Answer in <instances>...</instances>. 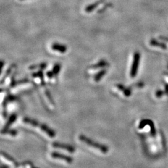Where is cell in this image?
I'll return each mask as SVG.
<instances>
[{"instance_id": "1", "label": "cell", "mask_w": 168, "mask_h": 168, "mask_svg": "<svg viewBox=\"0 0 168 168\" xmlns=\"http://www.w3.org/2000/svg\"><path fill=\"white\" fill-rule=\"evenodd\" d=\"M21 123L27 128L35 131L36 133H38L41 136H43L48 139H53L56 137L54 131L48 127L47 126L40 123L34 119L25 118L22 119Z\"/></svg>"}, {"instance_id": "2", "label": "cell", "mask_w": 168, "mask_h": 168, "mask_svg": "<svg viewBox=\"0 0 168 168\" xmlns=\"http://www.w3.org/2000/svg\"><path fill=\"white\" fill-rule=\"evenodd\" d=\"M78 141L82 145L90 149L91 151L95 153L96 154L105 155L109 152V148L107 146L92 141V140L88 138L86 136L82 135H79Z\"/></svg>"}, {"instance_id": "3", "label": "cell", "mask_w": 168, "mask_h": 168, "mask_svg": "<svg viewBox=\"0 0 168 168\" xmlns=\"http://www.w3.org/2000/svg\"><path fill=\"white\" fill-rule=\"evenodd\" d=\"M49 156L52 161L64 165H70L73 161V159L68 156L57 152L51 153Z\"/></svg>"}, {"instance_id": "4", "label": "cell", "mask_w": 168, "mask_h": 168, "mask_svg": "<svg viewBox=\"0 0 168 168\" xmlns=\"http://www.w3.org/2000/svg\"><path fill=\"white\" fill-rule=\"evenodd\" d=\"M38 86H39V87L41 88V95L43 96V98L45 101L46 106L49 108V109L52 110L54 109L55 105L54 103V101L51 97V93L46 87L45 83H41Z\"/></svg>"}, {"instance_id": "5", "label": "cell", "mask_w": 168, "mask_h": 168, "mask_svg": "<svg viewBox=\"0 0 168 168\" xmlns=\"http://www.w3.org/2000/svg\"><path fill=\"white\" fill-rule=\"evenodd\" d=\"M32 86V83L28 79H23L14 83L11 86V92L13 93H17L28 88H31Z\"/></svg>"}, {"instance_id": "6", "label": "cell", "mask_w": 168, "mask_h": 168, "mask_svg": "<svg viewBox=\"0 0 168 168\" xmlns=\"http://www.w3.org/2000/svg\"><path fill=\"white\" fill-rule=\"evenodd\" d=\"M4 111L6 113H9L16 110L19 106V101L14 97L8 96L7 99L4 101Z\"/></svg>"}, {"instance_id": "7", "label": "cell", "mask_w": 168, "mask_h": 168, "mask_svg": "<svg viewBox=\"0 0 168 168\" xmlns=\"http://www.w3.org/2000/svg\"><path fill=\"white\" fill-rule=\"evenodd\" d=\"M51 148L53 149H56L57 151H60L62 152H65L67 153L72 154L75 153V149L74 148H73L72 146L65 145V144L63 143H59L57 142L52 143L50 145Z\"/></svg>"}, {"instance_id": "8", "label": "cell", "mask_w": 168, "mask_h": 168, "mask_svg": "<svg viewBox=\"0 0 168 168\" xmlns=\"http://www.w3.org/2000/svg\"><path fill=\"white\" fill-rule=\"evenodd\" d=\"M15 69V66L13 65L11 67H9V68L8 69V70L6 72L4 77L1 79V85L3 86H9L10 85L12 80L13 79V72Z\"/></svg>"}, {"instance_id": "9", "label": "cell", "mask_w": 168, "mask_h": 168, "mask_svg": "<svg viewBox=\"0 0 168 168\" xmlns=\"http://www.w3.org/2000/svg\"><path fill=\"white\" fill-rule=\"evenodd\" d=\"M140 61V54L138 52H136L134 53L133 61H132L131 68L130 70V76L131 77H134L137 74L138 69Z\"/></svg>"}, {"instance_id": "10", "label": "cell", "mask_w": 168, "mask_h": 168, "mask_svg": "<svg viewBox=\"0 0 168 168\" xmlns=\"http://www.w3.org/2000/svg\"><path fill=\"white\" fill-rule=\"evenodd\" d=\"M0 158H1V160L3 163L12 168H16L18 166V164H17V161L14 158L4 152L1 153Z\"/></svg>"}, {"instance_id": "11", "label": "cell", "mask_w": 168, "mask_h": 168, "mask_svg": "<svg viewBox=\"0 0 168 168\" xmlns=\"http://www.w3.org/2000/svg\"><path fill=\"white\" fill-rule=\"evenodd\" d=\"M112 91L114 93H118L124 97H128L130 95V91L129 90L125 88L121 84H117V85H113Z\"/></svg>"}, {"instance_id": "12", "label": "cell", "mask_w": 168, "mask_h": 168, "mask_svg": "<svg viewBox=\"0 0 168 168\" xmlns=\"http://www.w3.org/2000/svg\"><path fill=\"white\" fill-rule=\"evenodd\" d=\"M109 65V63L105 60H101L100 61L98 62L97 64H93L89 67V71L91 72L92 73H94V72L100 69L101 68H105L108 67Z\"/></svg>"}, {"instance_id": "13", "label": "cell", "mask_w": 168, "mask_h": 168, "mask_svg": "<svg viewBox=\"0 0 168 168\" xmlns=\"http://www.w3.org/2000/svg\"><path fill=\"white\" fill-rule=\"evenodd\" d=\"M51 49L54 52H57L58 53L64 54L66 52V51H67V47L65 45L55 43L52 44Z\"/></svg>"}, {"instance_id": "14", "label": "cell", "mask_w": 168, "mask_h": 168, "mask_svg": "<svg viewBox=\"0 0 168 168\" xmlns=\"http://www.w3.org/2000/svg\"><path fill=\"white\" fill-rule=\"evenodd\" d=\"M17 135V131L14 130H5L1 131V136L4 138H14Z\"/></svg>"}, {"instance_id": "15", "label": "cell", "mask_w": 168, "mask_h": 168, "mask_svg": "<svg viewBox=\"0 0 168 168\" xmlns=\"http://www.w3.org/2000/svg\"><path fill=\"white\" fill-rule=\"evenodd\" d=\"M104 2V0H100V1H98L95 3H93L91 4L88 5L87 7L85 9V11L87 13H91L92 11H93L96 8H97L98 6H100L101 3Z\"/></svg>"}, {"instance_id": "16", "label": "cell", "mask_w": 168, "mask_h": 168, "mask_svg": "<svg viewBox=\"0 0 168 168\" xmlns=\"http://www.w3.org/2000/svg\"><path fill=\"white\" fill-rule=\"evenodd\" d=\"M16 118H17V115H15V114H13V115H12L9 118V119H8L7 122H6V123L4 124L3 129L2 130H5L9 129L11 126L15 122Z\"/></svg>"}, {"instance_id": "17", "label": "cell", "mask_w": 168, "mask_h": 168, "mask_svg": "<svg viewBox=\"0 0 168 168\" xmlns=\"http://www.w3.org/2000/svg\"><path fill=\"white\" fill-rule=\"evenodd\" d=\"M107 70L106 69H101L98 72H97L96 74L94 77H93V81L95 82H98L99 81H100L102 79L103 77L105 76L106 74Z\"/></svg>"}, {"instance_id": "18", "label": "cell", "mask_w": 168, "mask_h": 168, "mask_svg": "<svg viewBox=\"0 0 168 168\" xmlns=\"http://www.w3.org/2000/svg\"><path fill=\"white\" fill-rule=\"evenodd\" d=\"M47 64L46 63H41L36 65H33L32 66H30L29 69L31 70H34V69H40L41 70L46 68Z\"/></svg>"}, {"instance_id": "19", "label": "cell", "mask_w": 168, "mask_h": 168, "mask_svg": "<svg viewBox=\"0 0 168 168\" xmlns=\"http://www.w3.org/2000/svg\"><path fill=\"white\" fill-rule=\"evenodd\" d=\"M60 70H61V65L59 64H56L54 65L52 71V72L54 74V75L57 76Z\"/></svg>"}, {"instance_id": "20", "label": "cell", "mask_w": 168, "mask_h": 168, "mask_svg": "<svg viewBox=\"0 0 168 168\" xmlns=\"http://www.w3.org/2000/svg\"><path fill=\"white\" fill-rule=\"evenodd\" d=\"M21 167L22 168H37L35 167L33 164L31 163H29V162H26L24 164H22V165L21 166Z\"/></svg>"}, {"instance_id": "21", "label": "cell", "mask_w": 168, "mask_h": 168, "mask_svg": "<svg viewBox=\"0 0 168 168\" xmlns=\"http://www.w3.org/2000/svg\"><path fill=\"white\" fill-rule=\"evenodd\" d=\"M1 168H12V167H11L9 166L6 165V166H2L1 167Z\"/></svg>"}, {"instance_id": "22", "label": "cell", "mask_w": 168, "mask_h": 168, "mask_svg": "<svg viewBox=\"0 0 168 168\" xmlns=\"http://www.w3.org/2000/svg\"><path fill=\"white\" fill-rule=\"evenodd\" d=\"M21 1H25V0H21Z\"/></svg>"}]
</instances>
